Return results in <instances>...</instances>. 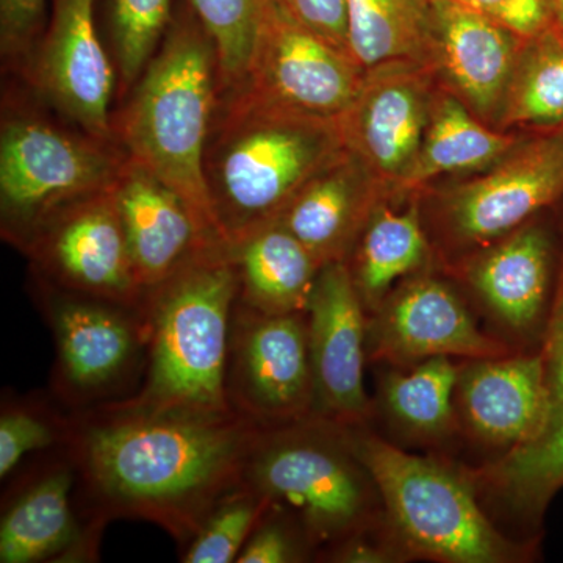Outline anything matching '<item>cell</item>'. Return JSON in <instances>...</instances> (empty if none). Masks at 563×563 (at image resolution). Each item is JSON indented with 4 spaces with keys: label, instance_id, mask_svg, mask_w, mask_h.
<instances>
[{
    "label": "cell",
    "instance_id": "6da1fadb",
    "mask_svg": "<svg viewBox=\"0 0 563 563\" xmlns=\"http://www.w3.org/2000/svg\"><path fill=\"white\" fill-rule=\"evenodd\" d=\"M261 426L239 413L141 412L101 404L69 418L66 446L91 518H140L187 547L243 481Z\"/></svg>",
    "mask_w": 563,
    "mask_h": 563
},
{
    "label": "cell",
    "instance_id": "7a4b0ae2",
    "mask_svg": "<svg viewBox=\"0 0 563 563\" xmlns=\"http://www.w3.org/2000/svg\"><path fill=\"white\" fill-rule=\"evenodd\" d=\"M344 151L340 121L242 90L218 95L203 173L222 242L231 246L279 220L296 192Z\"/></svg>",
    "mask_w": 563,
    "mask_h": 563
},
{
    "label": "cell",
    "instance_id": "3957f363",
    "mask_svg": "<svg viewBox=\"0 0 563 563\" xmlns=\"http://www.w3.org/2000/svg\"><path fill=\"white\" fill-rule=\"evenodd\" d=\"M236 299L228 246L206 252L147 291L141 303L147 328L143 383L106 404L141 412L231 413L225 368Z\"/></svg>",
    "mask_w": 563,
    "mask_h": 563
},
{
    "label": "cell",
    "instance_id": "277c9868",
    "mask_svg": "<svg viewBox=\"0 0 563 563\" xmlns=\"http://www.w3.org/2000/svg\"><path fill=\"white\" fill-rule=\"evenodd\" d=\"M217 101L213 43L199 21L177 22L136 81L114 135L129 158L184 196L211 239L225 244L203 173Z\"/></svg>",
    "mask_w": 563,
    "mask_h": 563
},
{
    "label": "cell",
    "instance_id": "5b68a950",
    "mask_svg": "<svg viewBox=\"0 0 563 563\" xmlns=\"http://www.w3.org/2000/svg\"><path fill=\"white\" fill-rule=\"evenodd\" d=\"M243 483L287 510L313 548L362 531L379 495L346 426L318 417L258 428Z\"/></svg>",
    "mask_w": 563,
    "mask_h": 563
},
{
    "label": "cell",
    "instance_id": "8992f818",
    "mask_svg": "<svg viewBox=\"0 0 563 563\" xmlns=\"http://www.w3.org/2000/svg\"><path fill=\"white\" fill-rule=\"evenodd\" d=\"M347 431L407 550L450 563L514 558V544L487 520L466 477L444 463L404 453L379 437Z\"/></svg>",
    "mask_w": 563,
    "mask_h": 563
},
{
    "label": "cell",
    "instance_id": "52a82bcc",
    "mask_svg": "<svg viewBox=\"0 0 563 563\" xmlns=\"http://www.w3.org/2000/svg\"><path fill=\"white\" fill-rule=\"evenodd\" d=\"M124 151L85 132L66 131L33 111L3 118L0 131V218L18 247L52 214L111 187Z\"/></svg>",
    "mask_w": 563,
    "mask_h": 563
},
{
    "label": "cell",
    "instance_id": "ba28073f",
    "mask_svg": "<svg viewBox=\"0 0 563 563\" xmlns=\"http://www.w3.org/2000/svg\"><path fill=\"white\" fill-rule=\"evenodd\" d=\"M225 396L232 412L261 428L313 417V372L306 313L266 314L236 299Z\"/></svg>",
    "mask_w": 563,
    "mask_h": 563
},
{
    "label": "cell",
    "instance_id": "9c48e42d",
    "mask_svg": "<svg viewBox=\"0 0 563 563\" xmlns=\"http://www.w3.org/2000/svg\"><path fill=\"white\" fill-rule=\"evenodd\" d=\"M46 285L43 306L57 351L55 393L80 410L114 401L146 357L143 310Z\"/></svg>",
    "mask_w": 563,
    "mask_h": 563
},
{
    "label": "cell",
    "instance_id": "30bf717a",
    "mask_svg": "<svg viewBox=\"0 0 563 563\" xmlns=\"http://www.w3.org/2000/svg\"><path fill=\"white\" fill-rule=\"evenodd\" d=\"M363 79L365 70L350 54L303 29L280 0H269L246 80L235 91L295 113L340 121Z\"/></svg>",
    "mask_w": 563,
    "mask_h": 563
},
{
    "label": "cell",
    "instance_id": "8fae6325",
    "mask_svg": "<svg viewBox=\"0 0 563 563\" xmlns=\"http://www.w3.org/2000/svg\"><path fill=\"white\" fill-rule=\"evenodd\" d=\"M22 251L44 282L60 290L129 307H141L146 296L111 187L52 214Z\"/></svg>",
    "mask_w": 563,
    "mask_h": 563
},
{
    "label": "cell",
    "instance_id": "7c38bea8",
    "mask_svg": "<svg viewBox=\"0 0 563 563\" xmlns=\"http://www.w3.org/2000/svg\"><path fill=\"white\" fill-rule=\"evenodd\" d=\"M431 66L366 70L361 91L340 118L344 144L380 185L406 187L433 109Z\"/></svg>",
    "mask_w": 563,
    "mask_h": 563
},
{
    "label": "cell",
    "instance_id": "4fadbf2b",
    "mask_svg": "<svg viewBox=\"0 0 563 563\" xmlns=\"http://www.w3.org/2000/svg\"><path fill=\"white\" fill-rule=\"evenodd\" d=\"M313 417L354 428L369 412L363 383L365 306L346 262L321 266L307 306Z\"/></svg>",
    "mask_w": 563,
    "mask_h": 563
},
{
    "label": "cell",
    "instance_id": "5bb4252c",
    "mask_svg": "<svg viewBox=\"0 0 563 563\" xmlns=\"http://www.w3.org/2000/svg\"><path fill=\"white\" fill-rule=\"evenodd\" d=\"M31 62L44 99L81 132L114 143L110 106L117 74L96 31L95 0H54L49 27Z\"/></svg>",
    "mask_w": 563,
    "mask_h": 563
},
{
    "label": "cell",
    "instance_id": "9a60e30c",
    "mask_svg": "<svg viewBox=\"0 0 563 563\" xmlns=\"http://www.w3.org/2000/svg\"><path fill=\"white\" fill-rule=\"evenodd\" d=\"M111 195L144 292L172 279L206 252L225 246L206 232L184 196L128 155L111 184Z\"/></svg>",
    "mask_w": 563,
    "mask_h": 563
},
{
    "label": "cell",
    "instance_id": "2e32d148",
    "mask_svg": "<svg viewBox=\"0 0 563 563\" xmlns=\"http://www.w3.org/2000/svg\"><path fill=\"white\" fill-rule=\"evenodd\" d=\"M563 196V135L515 146L495 168L448 199V218L466 242H488L520 228Z\"/></svg>",
    "mask_w": 563,
    "mask_h": 563
},
{
    "label": "cell",
    "instance_id": "e0dca14e",
    "mask_svg": "<svg viewBox=\"0 0 563 563\" xmlns=\"http://www.w3.org/2000/svg\"><path fill=\"white\" fill-rule=\"evenodd\" d=\"M374 352L395 363L432 357H503L506 347L484 335L451 288L435 279L402 285L379 306L373 322Z\"/></svg>",
    "mask_w": 563,
    "mask_h": 563
},
{
    "label": "cell",
    "instance_id": "ac0fdd59",
    "mask_svg": "<svg viewBox=\"0 0 563 563\" xmlns=\"http://www.w3.org/2000/svg\"><path fill=\"white\" fill-rule=\"evenodd\" d=\"M433 68L479 120L498 122L525 40L461 0H432Z\"/></svg>",
    "mask_w": 563,
    "mask_h": 563
},
{
    "label": "cell",
    "instance_id": "d6986e66",
    "mask_svg": "<svg viewBox=\"0 0 563 563\" xmlns=\"http://www.w3.org/2000/svg\"><path fill=\"white\" fill-rule=\"evenodd\" d=\"M73 461L55 463L10 503L0 521V562H81L95 558L106 521L80 525L70 495Z\"/></svg>",
    "mask_w": 563,
    "mask_h": 563
},
{
    "label": "cell",
    "instance_id": "ffe728a7",
    "mask_svg": "<svg viewBox=\"0 0 563 563\" xmlns=\"http://www.w3.org/2000/svg\"><path fill=\"white\" fill-rule=\"evenodd\" d=\"M547 406L539 431L481 473V479L526 514L542 512L563 487V272L542 352Z\"/></svg>",
    "mask_w": 563,
    "mask_h": 563
},
{
    "label": "cell",
    "instance_id": "44dd1931",
    "mask_svg": "<svg viewBox=\"0 0 563 563\" xmlns=\"http://www.w3.org/2000/svg\"><path fill=\"white\" fill-rule=\"evenodd\" d=\"M383 185L350 150L296 192L280 221L320 265L346 262L376 209Z\"/></svg>",
    "mask_w": 563,
    "mask_h": 563
},
{
    "label": "cell",
    "instance_id": "7402d4cb",
    "mask_svg": "<svg viewBox=\"0 0 563 563\" xmlns=\"http://www.w3.org/2000/svg\"><path fill=\"white\" fill-rule=\"evenodd\" d=\"M457 387L466 422L485 442L514 450L542 424L547 406L542 354L479 358L461 373Z\"/></svg>",
    "mask_w": 563,
    "mask_h": 563
},
{
    "label": "cell",
    "instance_id": "603a6c76",
    "mask_svg": "<svg viewBox=\"0 0 563 563\" xmlns=\"http://www.w3.org/2000/svg\"><path fill=\"white\" fill-rule=\"evenodd\" d=\"M239 302L266 314L306 313L321 265L280 221L228 246Z\"/></svg>",
    "mask_w": 563,
    "mask_h": 563
},
{
    "label": "cell",
    "instance_id": "cb8c5ba5",
    "mask_svg": "<svg viewBox=\"0 0 563 563\" xmlns=\"http://www.w3.org/2000/svg\"><path fill=\"white\" fill-rule=\"evenodd\" d=\"M550 269V246L540 229L510 233L485 252L468 272L470 284L488 309L512 331H529L542 314Z\"/></svg>",
    "mask_w": 563,
    "mask_h": 563
},
{
    "label": "cell",
    "instance_id": "d4e9b609",
    "mask_svg": "<svg viewBox=\"0 0 563 563\" xmlns=\"http://www.w3.org/2000/svg\"><path fill=\"white\" fill-rule=\"evenodd\" d=\"M433 51L432 0H350V54L365 73L404 63L433 68Z\"/></svg>",
    "mask_w": 563,
    "mask_h": 563
},
{
    "label": "cell",
    "instance_id": "484cf974",
    "mask_svg": "<svg viewBox=\"0 0 563 563\" xmlns=\"http://www.w3.org/2000/svg\"><path fill=\"white\" fill-rule=\"evenodd\" d=\"M518 141L510 133L492 131L455 95L433 102L431 121L417 165L404 190L420 187L440 174L476 172L506 157Z\"/></svg>",
    "mask_w": 563,
    "mask_h": 563
},
{
    "label": "cell",
    "instance_id": "4316f807",
    "mask_svg": "<svg viewBox=\"0 0 563 563\" xmlns=\"http://www.w3.org/2000/svg\"><path fill=\"white\" fill-rule=\"evenodd\" d=\"M428 254L417 211L395 213L377 206L362 231L352 279L365 309H379L393 282L420 268Z\"/></svg>",
    "mask_w": 563,
    "mask_h": 563
},
{
    "label": "cell",
    "instance_id": "83f0119b",
    "mask_svg": "<svg viewBox=\"0 0 563 563\" xmlns=\"http://www.w3.org/2000/svg\"><path fill=\"white\" fill-rule=\"evenodd\" d=\"M563 124V32L553 24L525 40L518 54L498 128Z\"/></svg>",
    "mask_w": 563,
    "mask_h": 563
},
{
    "label": "cell",
    "instance_id": "f1b7e54d",
    "mask_svg": "<svg viewBox=\"0 0 563 563\" xmlns=\"http://www.w3.org/2000/svg\"><path fill=\"white\" fill-rule=\"evenodd\" d=\"M451 357L420 362L409 373H390L384 380L387 412L406 431L422 437L442 435L453 421V396L459 385Z\"/></svg>",
    "mask_w": 563,
    "mask_h": 563
},
{
    "label": "cell",
    "instance_id": "f546056e",
    "mask_svg": "<svg viewBox=\"0 0 563 563\" xmlns=\"http://www.w3.org/2000/svg\"><path fill=\"white\" fill-rule=\"evenodd\" d=\"M217 54L218 95L239 90L246 80L269 0H190Z\"/></svg>",
    "mask_w": 563,
    "mask_h": 563
},
{
    "label": "cell",
    "instance_id": "4dcf8cb0",
    "mask_svg": "<svg viewBox=\"0 0 563 563\" xmlns=\"http://www.w3.org/2000/svg\"><path fill=\"white\" fill-rule=\"evenodd\" d=\"M269 506L272 501L265 495L242 481L214 504L199 531L184 548L181 562H236Z\"/></svg>",
    "mask_w": 563,
    "mask_h": 563
},
{
    "label": "cell",
    "instance_id": "1f68e13d",
    "mask_svg": "<svg viewBox=\"0 0 563 563\" xmlns=\"http://www.w3.org/2000/svg\"><path fill=\"white\" fill-rule=\"evenodd\" d=\"M172 0H110L114 66L122 87H135L168 25Z\"/></svg>",
    "mask_w": 563,
    "mask_h": 563
},
{
    "label": "cell",
    "instance_id": "d6a6232c",
    "mask_svg": "<svg viewBox=\"0 0 563 563\" xmlns=\"http://www.w3.org/2000/svg\"><path fill=\"white\" fill-rule=\"evenodd\" d=\"M68 420H55L31 406L3 407L0 415V477L5 479L25 455L66 442Z\"/></svg>",
    "mask_w": 563,
    "mask_h": 563
},
{
    "label": "cell",
    "instance_id": "836d02e7",
    "mask_svg": "<svg viewBox=\"0 0 563 563\" xmlns=\"http://www.w3.org/2000/svg\"><path fill=\"white\" fill-rule=\"evenodd\" d=\"M313 548L298 521L287 510L272 506L263 514L240 553L239 563H291L306 561Z\"/></svg>",
    "mask_w": 563,
    "mask_h": 563
},
{
    "label": "cell",
    "instance_id": "e575fe53",
    "mask_svg": "<svg viewBox=\"0 0 563 563\" xmlns=\"http://www.w3.org/2000/svg\"><path fill=\"white\" fill-rule=\"evenodd\" d=\"M46 3L47 0H0V47L7 62H31Z\"/></svg>",
    "mask_w": 563,
    "mask_h": 563
},
{
    "label": "cell",
    "instance_id": "d590c367",
    "mask_svg": "<svg viewBox=\"0 0 563 563\" xmlns=\"http://www.w3.org/2000/svg\"><path fill=\"white\" fill-rule=\"evenodd\" d=\"M280 3L303 29L350 54V0H280Z\"/></svg>",
    "mask_w": 563,
    "mask_h": 563
},
{
    "label": "cell",
    "instance_id": "8d00e7d4",
    "mask_svg": "<svg viewBox=\"0 0 563 563\" xmlns=\"http://www.w3.org/2000/svg\"><path fill=\"white\" fill-rule=\"evenodd\" d=\"M461 2L490 18L496 24L503 25L521 40H531L553 24L548 0H461Z\"/></svg>",
    "mask_w": 563,
    "mask_h": 563
},
{
    "label": "cell",
    "instance_id": "74e56055",
    "mask_svg": "<svg viewBox=\"0 0 563 563\" xmlns=\"http://www.w3.org/2000/svg\"><path fill=\"white\" fill-rule=\"evenodd\" d=\"M550 3L551 21L554 27L563 32V0H548Z\"/></svg>",
    "mask_w": 563,
    "mask_h": 563
}]
</instances>
